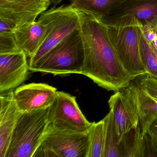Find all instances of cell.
<instances>
[{
    "instance_id": "6da1fadb",
    "label": "cell",
    "mask_w": 157,
    "mask_h": 157,
    "mask_svg": "<svg viewBox=\"0 0 157 157\" xmlns=\"http://www.w3.org/2000/svg\"><path fill=\"white\" fill-rule=\"evenodd\" d=\"M78 12L85 53L82 75L108 91L126 87L136 78L121 62L106 26L93 16Z\"/></svg>"
},
{
    "instance_id": "7a4b0ae2",
    "label": "cell",
    "mask_w": 157,
    "mask_h": 157,
    "mask_svg": "<svg viewBox=\"0 0 157 157\" xmlns=\"http://www.w3.org/2000/svg\"><path fill=\"white\" fill-rule=\"evenodd\" d=\"M84 57V45L79 26L29 70L61 76L82 74Z\"/></svg>"
},
{
    "instance_id": "3957f363",
    "label": "cell",
    "mask_w": 157,
    "mask_h": 157,
    "mask_svg": "<svg viewBox=\"0 0 157 157\" xmlns=\"http://www.w3.org/2000/svg\"><path fill=\"white\" fill-rule=\"evenodd\" d=\"M105 25L126 69L135 78L145 73L140 53L141 24L134 17L126 16Z\"/></svg>"
},
{
    "instance_id": "277c9868",
    "label": "cell",
    "mask_w": 157,
    "mask_h": 157,
    "mask_svg": "<svg viewBox=\"0 0 157 157\" xmlns=\"http://www.w3.org/2000/svg\"><path fill=\"white\" fill-rule=\"evenodd\" d=\"M49 109L20 113L5 157H33L50 123Z\"/></svg>"
},
{
    "instance_id": "5b68a950",
    "label": "cell",
    "mask_w": 157,
    "mask_h": 157,
    "mask_svg": "<svg viewBox=\"0 0 157 157\" xmlns=\"http://www.w3.org/2000/svg\"><path fill=\"white\" fill-rule=\"evenodd\" d=\"M38 21L46 26L47 31L43 44L36 54L30 58L29 69L33 67L53 48L80 26L78 13L71 4L44 12Z\"/></svg>"
},
{
    "instance_id": "8992f818",
    "label": "cell",
    "mask_w": 157,
    "mask_h": 157,
    "mask_svg": "<svg viewBox=\"0 0 157 157\" xmlns=\"http://www.w3.org/2000/svg\"><path fill=\"white\" fill-rule=\"evenodd\" d=\"M88 131L77 132L49 123L33 157H87Z\"/></svg>"
},
{
    "instance_id": "52a82bcc",
    "label": "cell",
    "mask_w": 157,
    "mask_h": 157,
    "mask_svg": "<svg viewBox=\"0 0 157 157\" xmlns=\"http://www.w3.org/2000/svg\"><path fill=\"white\" fill-rule=\"evenodd\" d=\"M133 80L126 87L115 92L108 100L119 142L125 133L140 125L137 92Z\"/></svg>"
},
{
    "instance_id": "ba28073f",
    "label": "cell",
    "mask_w": 157,
    "mask_h": 157,
    "mask_svg": "<svg viewBox=\"0 0 157 157\" xmlns=\"http://www.w3.org/2000/svg\"><path fill=\"white\" fill-rule=\"evenodd\" d=\"M49 119L55 126L77 132L88 131L92 124L81 111L76 97L58 91L49 106Z\"/></svg>"
},
{
    "instance_id": "9c48e42d",
    "label": "cell",
    "mask_w": 157,
    "mask_h": 157,
    "mask_svg": "<svg viewBox=\"0 0 157 157\" xmlns=\"http://www.w3.org/2000/svg\"><path fill=\"white\" fill-rule=\"evenodd\" d=\"M133 80L137 92L140 125L144 135L157 118V78L145 72Z\"/></svg>"
},
{
    "instance_id": "30bf717a",
    "label": "cell",
    "mask_w": 157,
    "mask_h": 157,
    "mask_svg": "<svg viewBox=\"0 0 157 157\" xmlns=\"http://www.w3.org/2000/svg\"><path fill=\"white\" fill-rule=\"evenodd\" d=\"M50 4V0H0V18L10 22L16 29L35 21Z\"/></svg>"
},
{
    "instance_id": "8fae6325",
    "label": "cell",
    "mask_w": 157,
    "mask_h": 157,
    "mask_svg": "<svg viewBox=\"0 0 157 157\" xmlns=\"http://www.w3.org/2000/svg\"><path fill=\"white\" fill-rule=\"evenodd\" d=\"M23 51L0 54V94L13 91L27 79L29 70Z\"/></svg>"
},
{
    "instance_id": "7c38bea8",
    "label": "cell",
    "mask_w": 157,
    "mask_h": 157,
    "mask_svg": "<svg viewBox=\"0 0 157 157\" xmlns=\"http://www.w3.org/2000/svg\"><path fill=\"white\" fill-rule=\"evenodd\" d=\"M56 88L45 83H32L19 86L13 97L20 112L49 107L56 95Z\"/></svg>"
},
{
    "instance_id": "4fadbf2b",
    "label": "cell",
    "mask_w": 157,
    "mask_h": 157,
    "mask_svg": "<svg viewBox=\"0 0 157 157\" xmlns=\"http://www.w3.org/2000/svg\"><path fill=\"white\" fill-rule=\"evenodd\" d=\"M126 16L135 17L142 26H157V0H126L100 21L105 25Z\"/></svg>"
},
{
    "instance_id": "5bb4252c",
    "label": "cell",
    "mask_w": 157,
    "mask_h": 157,
    "mask_svg": "<svg viewBox=\"0 0 157 157\" xmlns=\"http://www.w3.org/2000/svg\"><path fill=\"white\" fill-rule=\"evenodd\" d=\"M0 157H5L21 112L14 100L13 91L0 94Z\"/></svg>"
},
{
    "instance_id": "9a60e30c",
    "label": "cell",
    "mask_w": 157,
    "mask_h": 157,
    "mask_svg": "<svg viewBox=\"0 0 157 157\" xmlns=\"http://www.w3.org/2000/svg\"><path fill=\"white\" fill-rule=\"evenodd\" d=\"M47 31L44 24L35 21L16 28L13 32V36L18 46L30 58L43 44Z\"/></svg>"
},
{
    "instance_id": "2e32d148",
    "label": "cell",
    "mask_w": 157,
    "mask_h": 157,
    "mask_svg": "<svg viewBox=\"0 0 157 157\" xmlns=\"http://www.w3.org/2000/svg\"><path fill=\"white\" fill-rule=\"evenodd\" d=\"M126 0H71V5L78 11L101 21L118 8Z\"/></svg>"
},
{
    "instance_id": "e0dca14e",
    "label": "cell",
    "mask_w": 157,
    "mask_h": 157,
    "mask_svg": "<svg viewBox=\"0 0 157 157\" xmlns=\"http://www.w3.org/2000/svg\"><path fill=\"white\" fill-rule=\"evenodd\" d=\"M144 136L140 125L125 133L119 142L121 157H144Z\"/></svg>"
},
{
    "instance_id": "ac0fdd59",
    "label": "cell",
    "mask_w": 157,
    "mask_h": 157,
    "mask_svg": "<svg viewBox=\"0 0 157 157\" xmlns=\"http://www.w3.org/2000/svg\"><path fill=\"white\" fill-rule=\"evenodd\" d=\"M105 125V147L103 157H121L120 145L113 113L103 118Z\"/></svg>"
},
{
    "instance_id": "d6986e66",
    "label": "cell",
    "mask_w": 157,
    "mask_h": 157,
    "mask_svg": "<svg viewBox=\"0 0 157 157\" xmlns=\"http://www.w3.org/2000/svg\"><path fill=\"white\" fill-rule=\"evenodd\" d=\"M88 133L89 144L87 157H103L105 147L103 119L97 123H92Z\"/></svg>"
},
{
    "instance_id": "ffe728a7",
    "label": "cell",
    "mask_w": 157,
    "mask_h": 157,
    "mask_svg": "<svg viewBox=\"0 0 157 157\" xmlns=\"http://www.w3.org/2000/svg\"><path fill=\"white\" fill-rule=\"evenodd\" d=\"M140 53L146 73L157 78V51L148 42L142 32L140 40Z\"/></svg>"
},
{
    "instance_id": "44dd1931",
    "label": "cell",
    "mask_w": 157,
    "mask_h": 157,
    "mask_svg": "<svg viewBox=\"0 0 157 157\" xmlns=\"http://www.w3.org/2000/svg\"><path fill=\"white\" fill-rule=\"evenodd\" d=\"M22 51L13 36V33L0 34V54H9Z\"/></svg>"
},
{
    "instance_id": "7402d4cb",
    "label": "cell",
    "mask_w": 157,
    "mask_h": 157,
    "mask_svg": "<svg viewBox=\"0 0 157 157\" xmlns=\"http://www.w3.org/2000/svg\"><path fill=\"white\" fill-rule=\"evenodd\" d=\"M144 157H157V143L148 133L144 136Z\"/></svg>"
},
{
    "instance_id": "603a6c76",
    "label": "cell",
    "mask_w": 157,
    "mask_h": 157,
    "mask_svg": "<svg viewBox=\"0 0 157 157\" xmlns=\"http://www.w3.org/2000/svg\"><path fill=\"white\" fill-rule=\"evenodd\" d=\"M15 27L13 25L4 19L0 18V34L13 33Z\"/></svg>"
},
{
    "instance_id": "cb8c5ba5",
    "label": "cell",
    "mask_w": 157,
    "mask_h": 157,
    "mask_svg": "<svg viewBox=\"0 0 157 157\" xmlns=\"http://www.w3.org/2000/svg\"><path fill=\"white\" fill-rule=\"evenodd\" d=\"M147 133H148L157 143V118L151 125Z\"/></svg>"
},
{
    "instance_id": "d4e9b609",
    "label": "cell",
    "mask_w": 157,
    "mask_h": 157,
    "mask_svg": "<svg viewBox=\"0 0 157 157\" xmlns=\"http://www.w3.org/2000/svg\"><path fill=\"white\" fill-rule=\"evenodd\" d=\"M50 2H51V4H54L55 6H56L58 4L60 3L61 2L64 1V0H50Z\"/></svg>"
},
{
    "instance_id": "484cf974",
    "label": "cell",
    "mask_w": 157,
    "mask_h": 157,
    "mask_svg": "<svg viewBox=\"0 0 157 157\" xmlns=\"http://www.w3.org/2000/svg\"><path fill=\"white\" fill-rule=\"evenodd\" d=\"M151 44L153 46V47L154 48H155L156 51H157V36L156 39H155V40H154V42H153V43Z\"/></svg>"
},
{
    "instance_id": "4316f807",
    "label": "cell",
    "mask_w": 157,
    "mask_h": 157,
    "mask_svg": "<svg viewBox=\"0 0 157 157\" xmlns=\"http://www.w3.org/2000/svg\"></svg>"
}]
</instances>
